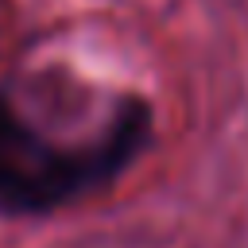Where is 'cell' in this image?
Masks as SVG:
<instances>
[{
	"mask_svg": "<svg viewBox=\"0 0 248 248\" xmlns=\"http://www.w3.org/2000/svg\"><path fill=\"white\" fill-rule=\"evenodd\" d=\"M89 85L66 70L0 81V217L62 213L128 174L155 143V105L136 89H108L81 116Z\"/></svg>",
	"mask_w": 248,
	"mask_h": 248,
	"instance_id": "cell-1",
	"label": "cell"
}]
</instances>
